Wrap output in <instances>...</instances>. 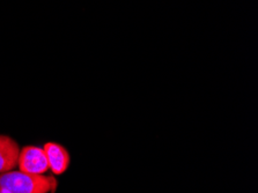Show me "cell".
<instances>
[{
	"instance_id": "cell-6",
	"label": "cell",
	"mask_w": 258,
	"mask_h": 193,
	"mask_svg": "<svg viewBox=\"0 0 258 193\" xmlns=\"http://www.w3.org/2000/svg\"><path fill=\"white\" fill-rule=\"evenodd\" d=\"M0 187H2V186H0Z\"/></svg>"
},
{
	"instance_id": "cell-5",
	"label": "cell",
	"mask_w": 258,
	"mask_h": 193,
	"mask_svg": "<svg viewBox=\"0 0 258 193\" xmlns=\"http://www.w3.org/2000/svg\"><path fill=\"white\" fill-rule=\"evenodd\" d=\"M0 193H10L5 187H0Z\"/></svg>"
},
{
	"instance_id": "cell-2",
	"label": "cell",
	"mask_w": 258,
	"mask_h": 193,
	"mask_svg": "<svg viewBox=\"0 0 258 193\" xmlns=\"http://www.w3.org/2000/svg\"><path fill=\"white\" fill-rule=\"evenodd\" d=\"M19 170L33 175H44L49 170L48 157L44 149L37 146H26L20 151Z\"/></svg>"
},
{
	"instance_id": "cell-4",
	"label": "cell",
	"mask_w": 258,
	"mask_h": 193,
	"mask_svg": "<svg viewBox=\"0 0 258 193\" xmlns=\"http://www.w3.org/2000/svg\"><path fill=\"white\" fill-rule=\"evenodd\" d=\"M20 151L17 141L9 136L0 135V175L14 170Z\"/></svg>"
},
{
	"instance_id": "cell-3",
	"label": "cell",
	"mask_w": 258,
	"mask_h": 193,
	"mask_svg": "<svg viewBox=\"0 0 258 193\" xmlns=\"http://www.w3.org/2000/svg\"><path fill=\"white\" fill-rule=\"evenodd\" d=\"M49 162V170L54 175H62L68 170L71 157L64 146L57 143H46L43 146Z\"/></svg>"
},
{
	"instance_id": "cell-1",
	"label": "cell",
	"mask_w": 258,
	"mask_h": 193,
	"mask_svg": "<svg viewBox=\"0 0 258 193\" xmlns=\"http://www.w3.org/2000/svg\"><path fill=\"white\" fill-rule=\"evenodd\" d=\"M0 186L10 193H49L54 191L57 182L53 177L12 170L0 176Z\"/></svg>"
}]
</instances>
